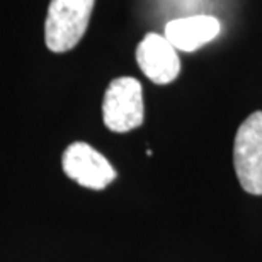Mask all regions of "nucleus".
<instances>
[{"label":"nucleus","instance_id":"1","mask_svg":"<svg viewBox=\"0 0 262 262\" xmlns=\"http://www.w3.org/2000/svg\"><path fill=\"white\" fill-rule=\"evenodd\" d=\"M96 0H51L45 20V43L53 53L75 48L89 28Z\"/></svg>","mask_w":262,"mask_h":262},{"label":"nucleus","instance_id":"2","mask_svg":"<svg viewBox=\"0 0 262 262\" xmlns=\"http://www.w3.org/2000/svg\"><path fill=\"white\" fill-rule=\"evenodd\" d=\"M143 116L145 107L141 83L133 77L114 78L104 94V124L114 133H128L141 126Z\"/></svg>","mask_w":262,"mask_h":262},{"label":"nucleus","instance_id":"3","mask_svg":"<svg viewBox=\"0 0 262 262\" xmlns=\"http://www.w3.org/2000/svg\"><path fill=\"white\" fill-rule=\"evenodd\" d=\"M235 172L244 191L262 196V111L240 124L233 145Z\"/></svg>","mask_w":262,"mask_h":262},{"label":"nucleus","instance_id":"4","mask_svg":"<svg viewBox=\"0 0 262 262\" xmlns=\"http://www.w3.org/2000/svg\"><path fill=\"white\" fill-rule=\"evenodd\" d=\"M61 167L67 177L94 191L106 189L118 176L111 162L85 141H75L67 146Z\"/></svg>","mask_w":262,"mask_h":262},{"label":"nucleus","instance_id":"5","mask_svg":"<svg viewBox=\"0 0 262 262\" xmlns=\"http://www.w3.org/2000/svg\"><path fill=\"white\" fill-rule=\"evenodd\" d=\"M136 61L145 77L159 85L174 82L181 73L177 50L165 39V36L157 33H148L140 41L136 48Z\"/></svg>","mask_w":262,"mask_h":262},{"label":"nucleus","instance_id":"6","mask_svg":"<svg viewBox=\"0 0 262 262\" xmlns=\"http://www.w3.org/2000/svg\"><path fill=\"white\" fill-rule=\"evenodd\" d=\"M222 33V23L213 15L198 14L189 17H179L165 24L164 36L177 51L199 50Z\"/></svg>","mask_w":262,"mask_h":262}]
</instances>
